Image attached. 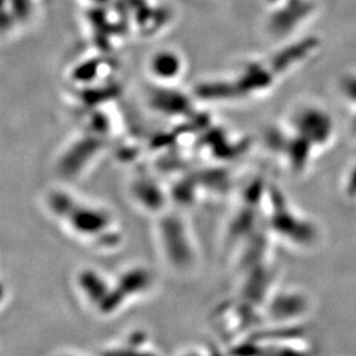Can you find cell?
Wrapping results in <instances>:
<instances>
[{
	"instance_id": "obj_1",
	"label": "cell",
	"mask_w": 356,
	"mask_h": 356,
	"mask_svg": "<svg viewBox=\"0 0 356 356\" xmlns=\"http://www.w3.org/2000/svg\"><path fill=\"white\" fill-rule=\"evenodd\" d=\"M49 200L51 218L78 241L97 244L107 229H114L115 222L107 211L91 204H79L65 194H51ZM102 245V242H101Z\"/></svg>"
},
{
	"instance_id": "obj_2",
	"label": "cell",
	"mask_w": 356,
	"mask_h": 356,
	"mask_svg": "<svg viewBox=\"0 0 356 356\" xmlns=\"http://www.w3.org/2000/svg\"><path fill=\"white\" fill-rule=\"evenodd\" d=\"M298 135L304 136L313 145H323L334 134V123L330 115L321 108L307 107L294 118Z\"/></svg>"
},
{
	"instance_id": "obj_3",
	"label": "cell",
	"mask_w": 356,
	"mask_h": 356,
	"mask_svg": "<svg viewBox=\"0 0 356 356\" xmlns=\"http://www.w3.org/2000/svg\"><path fill=\"white\" fill-rule=\"evenodd\" d=\"M314 10L313 0H289L282 8L273 13L270 19V31L275 35H285L304 22Z\"/></svg>"
},
{
	"instance_id": "obj_4",
	"label": "cell",
	"mask_w": 356,
	"mask_h": 356,
	"mask_svg": "<svg viewBox=\"0 0 356 356\" xmlns=\"http://www.w3.org/2000/svg\"><path fill=\"white\" fill-rule=\"evenodd\" d=\"M153 108L166 115H185L191 110V99L176 90H154L151 94Z\"/></svg>"
},
{
	"instance_id": "obj_5",
	"label": "cell",
	"mask_w": 356,
	"mask_h": 356,
	"mask_svg": "<svg viewBox=\"0 0 356 356\" xmlns=\"http://www.w3.org/2000/svg\"><path fill=\"white\" fill-rule=\"evenodd\" d=\"M318 40L314 38H305L293 44L277 53V56L272 60V69L279 73L288 70L293 65L305 60L309 54L318 48Z\"/></svg>"
},
{
	"instance_id": "obj_6",
	"label": "cell",
	"mask_w": 356,
	"mask_h": 356,
	"mask_svg": "<svg viewBox=\"0 0 356 356\" xmlns=\"http://www.w3.org/2000/svg\"><path fill=\"white\" fill-rule=\"evenodd\" d=\"M270 82H272V74L268 69L261 67L259 65H252L244 72V74L234 85V88L236 90L238 95H243V94H250V92L267 89Z\"/></svg>"
},
{
	"instance_id": "obj_7",
	"label": "cell",
	"mask_w": 356,
	"mask_h": 356,
	"mask_svg": "<svg viewBox=\"0 0 356 356\" xmlns=\"http://www.w3.org/2000/svg\"><path fill=\"white\" fill-rule=\"evenodd\" d=\"M151 69L156 76L170 79L177 76L181 72V60L172 51H161L153 57Z\"/></svg>"
},
{
	"instance_id": "obj_8",
	"label": "cell",
	"mask_w": 356,
	"mask_h": 356,
	"mask_svg": "<svg viewBox=\"0 0 356 356\" xmlns=\"http://www.w3.org/2000/svg\"><path fill=\"white\" fill-rule=\"evenodd\" d=\"M197 95L204 99H229L238 97L234 85L225 82L204 83L197 89Z\"/></svg>"
},
{
	"instance_id": "obj_9",
	"label": "cell",
	"mask_w": 356,
	"mask_h": 356,
	"mask_svg": "<svg viewBox=\"0 0 356 356\" xmlns=\"http://www.w3.org/2000/svg\"><path fill=\"white\" fill-rule=\"evenodd\" d=\"M341 91L348 102L356 104V73H350L341 79Z\"/></svg>"
},
{
	"instance_id": "obj_10",
	"label": "cell",
	"mask_w": 356,
	"mask_h": 356,
	"mask_svg": "<svg viewBox=\"0 0 356 356\" xmlns=\"http://www.w3.org/2000/svg\"><path fill=\"white\" fill-rule=\"evenodd\" d=\"M348 189L351 193H356V166L351 172V176L348 179Z\"/></svg>"
},
{
	"instance_id": "obj_11",
	"label": "cell",
	"mask_w": 356,
	"mask_h": 356,
	"mask_svg": "<svg viewBox=\"0 0 356 356\" xmlns=\"http://www.w3.org/2000/svg\"><path fill=\"white\" fill-rule=\"evenodd\" d=\"M351 128H353V132L356 134V115L353 118V123H351Z\"/></svg>"
},
{
	"instance_id": "obj_12",
	"label": "cell",
	"mask_w": 356,
	"mask_h": 356,
	"mask_svg": "<svg viewBox=\"0 0 356 356\" xmlns=\"http://www.w3.org/2000/svg\"><path fill=\"white\" fill-rule=\"evenodd\" d=\"M268 1H277V0H268Z\"/></svg>"
}]
</instances>
